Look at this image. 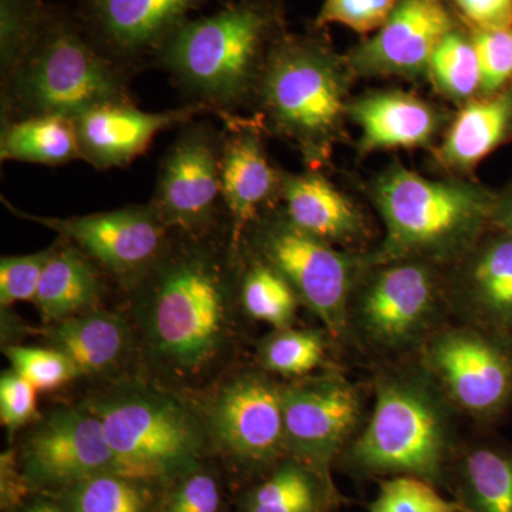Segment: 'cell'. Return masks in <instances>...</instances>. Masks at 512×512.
Instances as JSON below:
<instances>
[{
    "instance_id": "obj_1",
    "label": "cell",
    "mask_w": 512,
    "mask_h": 512,
    "mask_svg": "<svg viewBox=\"0 0 512 512\" xmlns=\"http://www.w3.org/2000/svg\"><path fill=\"white\" fill-rule=\"evenodd\" d=\"M218 228L171 232L163 254L127 289L148 356L177 379L210 369L231 338L239 255L231 238H215Z\"/></svg>"
},
{
    "instance_id": "obj_2",
    "label": "cell",
    "mask_w": 512,
    "mask_h": 512,
    "mask_svg": "<svg viewBox=\"0 0 512 512\" xmlns=\"http://www.w3.org/2000/svg\"><path fill=\"white\" fill-rule=\"evenodd\" d=\"M274 10L235 0L214 15L190 19L158 50L154 64L170 74L187 103L215 116H235L254 104L266 59L275 45Z\"/></svg>"
},
{
    "instance_id": "obj_3",
    "label": "cell",
    "mask_w": 512,
    "mask_h": 512,
    "mask_svg": "<svg viewBox=\"0 0 512 512\" xmlns=\"http://www.w3.org/2000/svg\"><path fill=\"white\" fill-rule=\"evenodd\" d=\"M0 79L2 124L40 116L74 119L103 104L136 103L133 73L111 59L83 25L52 9Z\"/></svg>"
},
{
    "instance_id": "obj_4",
    "label": "cell",
    "mask_w": 512,
    "mask_h": 512,
    "mask_svg": "<svg viewBox=\"0 0 512 512\" xmlns=\"http://www.w3.org/2000/svg\"><path fill=\"white\" fill-rule=\"evenodd\" d=\"M386 227L367 268L399 261H461L491 229L497 192L463 180H430L392 164L370 184Z\"/></svg>"
},
{
    "instance_id": "obj_5",
    "label": "cell",
    "mask_w": 512,
    "mask_h": 512,
    "mask_svg": "<svg viewBox=\"0 0 512 512\" xmlns=\"http://www.w3.org/2000/svg\"><path fill=\"white\" fill-rule=\"evenodd\" d=\"M348 62L309 37L282 36L266 59L255 119L299 151L312 171L328 163L348 117Z\"/></svg>"
},
{
    "instance_id": "obj_6",
    "label": "cell",
    "mask_w": 512,
    "mask_h": 512,
    "mask_svg": "<svg viewBox=\"0 0 512 512\" xmlns=\"http://www.w3.org/2000/svg\"><path fill=\"white\" fill-rule=\"evenodd\" d=\"M103 423L121 476L168 477L197 463L207 421L177 394L141 383L121 384L84 404Z\"/></svg>"
},
{
    "instance_id": "obj_7",
    "label": "cell",
    "mask_w": 512,
    "mask_h": 512,
    "mask_svg": "<svg viewBox=\"0 0 512 512\" xmlns=\"http://www.w3.org/2000/svg\"><path fill=\"white\" fill-rule=\"evenodd\" d=\"M441 396L429 376L383 379L372 417L350 448V460L370 473L440 480L451 436Z\"/></svg>"
},
{
    "instance_id": "obj_8",
    "label": "cell",
    "mask_w": 512,
    "mask_h": 512,
    "mask_svg": "<svg viewBox=\"0 0 512 512\" xmlns=\"http://www.w3.org/2000/svg\"><path fill=\"white\" fill-rule=\"evenodd\" d=\"M241 248L284 276L333 338L345 335L353 293L367 269L365 256L338 251L275 208L247 229Z\"/></svg>"
},
{
    "instance_id": "obj_9",
    "label": "cell",
    "mask_w": 512,
    "mask_h": 512,
    "mask_svg": "<svg viewBox=\"0 0 512 512\" xmlns=\"http://www.w3.org/2000/svg\"><path fill=\"white\" fill-rule=\"evenodd\" d=\"M222 130L210 120L178 127L158 168L148 204L171 232L202 235L220 227Z\"/></svg>"
},
{
    "instance_id": "obj_10",
    "label": "cell",
    "mask_w": 512,
    "mask_h": 512,
    "mask_svg": "<svg viewBox=\"0 0 512 512\" xmlns=\"http://www.w3.org/2000/svg\"><path fill=\"white\" fill-rule=\"evenodd\" d=\"M441 295L436 264L399 261L372 266L356 286L350 316L376 348L406 349L433 326Z\"/></svg>"
},
{
    "instance_id": "obj_11",
    "label": "cell",
    "mask_w": 512,
    "mask_h": 512,
    "mask_svg": "<svg viewBox=\"0 0 512 512\" xmlns=\"http://www.w3.org/2000/svg\"><path fill=\"white\" fill-rule=\"evenodd\" d=\"M423 366L448 402L480 420L512 402V345L476 326L440 330L423 350Z\"/></svg>"
},
{
    "instance_id": "obj_12",
    "label": "cell",
    "mask_w": 512,
    "mask_h": 512,
    "mask_svg": "<svg viewBox=\"0 0 512 512\" xmlns=\"http://www.w3.org/2000/svg\"><path fill=\"white\" fill-rule=\"evenodd\" d=\"M2 202L15 217L55 231L126 289L146 274L163 254L171 237L170 229L150 204L127 205L119 210L82 217L56 218L19 210L5 197Z\"/></svg>"
},
{
    "instance_id": "obj_13",
    "label": "cell",
    "mask_w": 512,
    "mask_h": 512,
    "mask_svg": "<svg viewBox=\"0 0 512 512\" xmlns=\"http://www.w3.org/2000/svg\"><path fill=\"white\" fill-rule=\"evenodd\" d=\"M285 450L329 481L333 458L359 424L362 404L353 384L338 373L282 387Z\"/></svg>"
},
{
    "instance_id": "obj_14",
    "label": "cell",
    "mask_w": 512,
    "mask_h": 512,
    "mask_svg": "<svg viewBox=\"0 0 512 512\" xmlns=\"http://www.w3.org/2000/svg\"><path fill=\"white\" fill-rule=\"evenodd\" d=\"M25 478L37 485H69L97 474H121L99 417L86 406L50 413L23 444Z\"/></svg>"
},
{
    "instance_id": "obj_15",
    "label": "cell",
    "mask_w": 512,
    "mask_h": 512,
    "mask_svg": "<svg viewBox=\"0 0 512 512\" xmlns=\"http://www.w3.org/2000/svg\"><path fill=\"white\" fill-rule=\"evenodd\" d=\"M205 421L224 450L244 463H268L285 450L282 387L256 373L229 380Z\"/></svg>"
},
{
    "instance_id": "obj_16",
    "label": "cell",
    "mask_w": 512,
    "mask_h": 512,
    "mask_svg": "<svg viewBox=\"0 0 512 512\" xmlns=\"http://www.w3.org/2000/svg\"><path fill=\"white\" fill-rule=\"evenodd\" d=\"M221 120L222 202L231 224L232 251L239 254L247 229L281 201L284 171L271 164L262 137L265 130L258 120L239 114Z\"/></svg>"
},
{
    "instance_id": "obj_17",
    "label": "cell",
    "mask_w": 512,
    "mask_h": 512,
    "mask_svg": "<svg viewBox=\"0 0 512 512\" xmlns=\"http://www.w3.org/2000/svg\"><path fill=\"white\" fill-rule=\"evenodd\" d=\"M214 0H86L83 26L97 45L131 73L148 62L190 20Z\"/></svg>"
},
{
    "instance_id": "obj_18",
    "label": "cell",
    "mask_w": 512,
    "mask_h": 512,
    "mask_svg": "<svg viewBox=\"0 0 512 512\" xmlns=\"http://www.w3.org/2000/svg\"><path fill=\"white\" fill-rule=\"evenodd\" d=\"M453 29L443 0H396L382 28L356 47L346 62L350 72L360 77L423 76Z\"/></svg>"
},
{
    "instance_id": "obj_19",
    "label": "cell",
    "mask_w": 512,
    "mask_h": 512,
    "mask_svg": "<svg viewBox=\"0 0 512 512\" xmlns=\"http://www.w3.org/2000/svg\"><path fill=\"white\" fill-rule=\"evenodd\" d=\"M208 114L204 106L192 103L165 111L140 110L136 103H111L84 111L73 120L82 160L104 171L133 163L161 131Z\"/></svg>"
},
{
    "instance_id": "obj_20",
    "label": "cell",
    "mask_w": 512,
    "mask_h": 512,
    "mask_svg": "<svg viewBox=\"0 0 512 512\" xmlns=\"http://www.w3.org/2000/svg\"><path fill=\"white\" fill-rule=\"evenodd\" d=\"M460 262L456 295L471 326L512 345V235L490 229Z\"/></svg>"
},
{
    "instance_id": "obj_21",
    "label": "cell",
    "mask_w": 512,
    "mask_h": 512,
    "mask_svg": "<svg viewBox=\"0 0 512 512\" xmlns=\"http://www.w3.org/2000/svg\"><path fill=\"white\" fill-rule=\"evenodd\" d=\"M348 117L360 128L363 153L433 144L444 116L427 101L403 92H373L349 101Z\"/></svg>"
},
{
    "instance_id": "obj_22",
    "label": "cell",
    "mask_w": 512,
    "mask_h": 512,
    "mask_svg": "<svg viewBox=\"0 0 512 512\" xmlns=\"http://www.w3.org/2000/svg\"><path fill=\"white\" fill-rule=\"evenodd\" d=\"M282 212L296 228L332 245H350L365 238L367 227L359 208L316 171L282 174Z\"/></svg>"
},
{
    "instance_id": "obj_23",
    "label": "cell",
    "mask_w": 512,
    "mask_h": 512,
    "mask_svg": "<svg viewBox=\"0 0 512 512\" xmlns=\"http://www.w3.org/2000/svg\"><path fill=\"white\" fill-rule=\"evenodd\" d=\"M512 140V83L500 93L464 104L437 148L447 170L468 174L485 157Z\"/></svg>"
},
{
    "instance_id": "obj_24",
    "label": "cell",
    "mask_w": 512,
    "mask_h": 512,
    "mask_svg": "<svg viewBox=\"0 0 512 512\" xmlns=\"http://www.w3.org/2000/svg\"><path fill=\"white\" fill-rule=\"evenodd\" d=\"M50 348L72 360L80 376H97L114 369L130 349L128 323L119 313L93 311L57 320L46 330Z\"/></svg>"
},
{
    "instance_id": "obj_25",
    "label": "cell",
    "mask_w": 512,
    "mask_h": 512,
    "mask_svg": "<svg viewBox=\"0 0 512 512\" xmlns=\"http://www.w3.org/2000/svg\"><path fill=\"white\" fill-rule=\"evenodd\" d=\"M101 295L99 266L66 239L53 245L33 301L43 318L57 322L93 311Z\"/></svg>"
},
{
    "instance_id": "obj_26",
    "label": "cell",
    "mask_w": 512,
    "mask_h": 512,
    "mask_svg": "<svg viewBox=\"0 0 512 512\" xmlns=\"http://www.w3.org/2000/svg\"><path fill=\"white\" fill-rule=\"evenodd\" d=\"M0 158L53 167L82 160L74 120L40 116L3 123Z\"/></svg>"
},
{
    "instance_id": "obj_27",
    "label": "cell",
    "mask_w": 512,
    "mask_h": 512,
    "mask_svg": "<svg viewBox=\"0 0 512 512\" xmlns=\"http://www.w3.org/2000/svg\"><path fill=\"white\" fill-rule=\"evenodd\" d=\"M468 512H512V451L471 448L461 464Z\"/></svg>"
},
{
    "instance_id": "obj_28",
    "label": "cell",
    "mask_w": 512,
    "mask_h": 512,
    "mask_svg": "<svg viewBox=\"0 0 512 512\" xmlns=\"http://www.w3.org/2000/svg\"><path fill=\"white\" fill-rule=\"evenodd\" d=\"M247 256L251 264L242 269L241 278L238 279L242 308L251 318L268 323L276 329L289 328L295 319L298 303L301 302L298 295L284 276L272 266L254 256Z\"/></svg>"
},
{
    "instance_id": "obj_29",
    "label": "cell",
    "mask_w": 512,
    "mask_h": 512,
    "mask_svg": "<svg viewBox=\"0 0 512 512\" xmlns=\"http://www.w3.org/2000/svg\"><path fill=\"white\" fill-rule=\"evenodd\" d=\"M427 76L437 92L458 104L480 96L481 69L471 35L453 29L431 57Z\"/></svg>"
},
{
    "instance_id": "obj_30",
    "label": "cell",
    "mask_w": 512,
    "mask_h": 512,
    "mask_svg": "<svg viewBox=\"0 0 512 512\" xmlns=\"http://www.w3.org/2000/svg\"><path fill=\"white\" fill-rule=\"evenodd\" d=\"M248 512H319L312 474L296 461L284 464L252 493Z\"/></svg>"
},
{
    "instance_id": "obj_31",
    "label": "cell",
    "mask_w": 512,
    "mask_h": 512,
    "mask_svg": "<svg viewBox=\"0 0 512 512\" xmlns=\"http://www.w3.org/2000/svg\"><path fill=\"white\" fill-rule=\"evenodd\" d=\"M325 356V340L313 330L278 329L259 349L262 365L284 376H305Z\"/></svg>"
},
{
    "instance_id": "obj_32",
    "label": "cell",
    "mask_w": 512,
    "mask_h": 512,
    "mask_svg": "<svg viewBox=\"0 0 512 512\" xmlns=\"http://www.w3.org/2000/svg\"><path fill=\"white\" fill-rule=\"evenodd\" d=\"M136 480L117 473L97 474L70 487V512H146Z\"/></svg>"
},
{
    "instance_id": "obj_33",
    "label": "cell",
    "mask_w": 512,
    "mask_h": 512,
    "mask_svg": "<svg viewBox=\"0 0 512 512\" xmlns=\"http://www.w3.org/2000/svg\"><path fill=\"white\" fill-rule=\"evenodd\" d=\"M49 10L42 0H0V74L15 66Z\"/></svg>"
},
{
    "instance_id": "obj_34",
    "label": "cell",
    "mask_w": 512,
    "mask_h": 512,
    "mask_svg": "<svg viewBox=\"0 0 512 512\" xmlns=\"http://www.w3.org/2000/svg\"><path fill=\"white\" fill-rule=\"evenodd\" d=\"M370 512H468L466 505L447 500L423 478L399 476L380 485Z\"/></svg>"
},
{
    "instance_id": "obj_35",
    "label": "cell",
    "mask_w": 512,
    "mask_h": 512,
    "mask_svg": "<svg viewBox=\"0 0 512 512\" xmlns=\"http://www.w3.org/2000/svg\"><path fill=\"white\" fill-rule=\"evenodd\" d=\"M3 352L8 357L12 369L25 377L40 392L60 389L80 376L72 360L50 346H8Z\"/></svg>"
},
{
    "instance_id": "obj_36",
    "label": "cell",
    "mask_w": 512,
    "mask_h": 512,
    "mask_svg": "<svg viewBox=\"0 0 512 512\" xmlns=\"http://www.w3.org/2000/svg\"><path fill=\"white\" fill-rule=\"evenodd\" d=\"M481 69L480 96L500 93L512 83V28L471 30Z\"/></svg>"
},
{
    "instance_id": "obj_37",
    "label": "cell",
    "mask_w": 512,
    "mask_h": 512,
    "mask_svg": "<svg viewBox=\"0 0 512 512\" xmlns=\"http://www.w3.org/2000/svg\"><path fill=\"white\" fill-rule=\"evenodd\" d=\"M50 254L52 248L0 259V305L3 309L18 302L35 301Z\"/></svg>"
},
{
    "instance_id": "obj_38",
    "label": "cell",
    "mask_w": 512,
    "mask_h": 512,
    "mask_svg": "<svg viewBox=\"0 0 512 512\" xmlns=\"http://www.w3.org/2000/svg\"><path fill=\"white\" fill-rule=\"evenodd\" d=\"M396 0H325L316 25L339 23L357 33L377 32L392 15Z\"/></svg>"
},
{
    "instance_id": "obj_39",
    "label": "cell",
    "mask_w": 512,
    "mask_h": 512,
    "mask_svg": "<svg viewBox=\"0 0 512 512\" xmlns=\"http://www.w3.org/2000/svg\"><path fill=\"white\" fill-rule=\"evenodd\" d=\"M37 389L10 369L0 377V421L10 434L29 423L36 414Z\"/></svg>"
},
{
    "instance_id": "obj_40",
    "label": "cell",
    "mask_w": 512,
    "mask_h": 512,
    "mask_svg": "<svg viewBox=\"0 0 512 512\" xmlns=\"http://www.w3.org/2000/svg\"><path fill=\"white\" fill-rule=\"evenodd\" d=\"M221 495L217 481L208 474H192L171 498L168 512H218Z\"/></svg>"
},
{
    "instance_id": "obj_41",
    "label": "cell",
    "mask_w": 512,
    "mask_h": 512,
    "mask_svg": "<svg viewBox=\"0 0 512 512\" xmlns=\"http://www.w3.org/2000/svg\"><path fill=\"white\" fill-rule=\"evenodd\" d=\"M474 30L512 28V0H453Z\"/></svg>"
},
{
    "instance_id": "obj_42",
    "label": "cell",
    "mask_w": 512,
    "mask_h": 512,
    "mask_svg": "<svg viewBox=\"0 0 512 512\" xmlns=\"http://www.w3.org/2000/svg\"><path fill=\"white\" fill-rule=\"evenodd\" d=\"M491 229L512 235V181L503 191L497 192Z\"/></svg>"
},
{
    "instance_id": "obj_43",
    "label": "cell",
    "mask_w": 512,
    "mask_h": 512,
    "mask_svg": "<svg viewBox=\"0 0 512 512\" xmlns=\"http://www.w3.org/2000/svg\"><path fill=\"white\" fill-rule=\"evenodd\" d=\"M22 512H64L62 508L57 507L56 504L49 503V501H37V503L29 505L26 510Z\"/></svg>"
}]
</instances>
